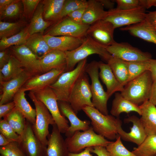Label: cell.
Returning <instances> with one entry per match:
<instances>
[{"mask_svg": "<svg viewBox=\"0 0 156 156\" xmlns=\"http://www.w3.org/2000/svg\"><path fill=\"white\" fill-rule=\"evenodd\" d=\"M65 52L66 62L65 72L72 70L77 64L92 54L99 55L107 62L112 56L103 46L87 35L84 38L82 44L78 47Z\"/></svg>", "mask_w": 156, "mask_h": 156, "instance_id": "6da1fadb", "label": "cell"}, {"mask_svg": "<svg viewBox=\"0 0 156 156\" xmlns=\"http://www.w3.org/2000/svg\"><path fill=\"white\" fill-rule=\"evenodd\" d=\"M153 82L151 72L146 71L128 82L121 94L125 98L140 105L149 100Z\"/></svg>", "mask_w": 156, "mask_h": 156, "instance_id": "7a4b0ae2", "label": "cell"}, {"mask_svg": "<svg viewBox=\"0 0 156 156\" xmlns=\"http://www.w3.org/2000/svg\"><path fill=\"white\" fill-rule=\"evenodd\" d=\"M82 110L90 119L94 131L105 138L110 140L116 139L118 126L120 120L112 115H104L95 107L86 106Z\"/></svg>", "mask_w": 156, "mask_h": 156, "instance_id": "3957f363", "label": "cell"}, {"mask_svg": "<svg viewBox=\"0 0 156 156\" xmlns=\"http://www.w3.org/2000/svg\"><path fill=\"white\" fill-rule=\"evenodd\" d=\"M87 64L86 58L79 62L72 70L62 73L56 81L49 86L55 92L58 101L68 102L71 92L77 81L86 73Z\"/></svg>", "mask_w": 156, "mask_h": 156, "instance_id": "277c9868", "label": "cell"}, {"mask_svg": "<svg viewBox=\"0 0 156 156\" xmlns=\"http://www.w3.org/2000/svg\"><path fill=\"white\" fill-rule=\"evenodd\" d=\"M28 95L35 105L36 112L35 122L32 125L33 131L40 142L47 147V138L50 134L49 126L55 124V121L47 108L33 92L29 91Z\"/></svg>", "mask_w": 156, "mask_h": 156, "instance_id": "5b68a950", "label": "cell"}, {"mask_svg": "<svg viewBox=\"0 0 156 156\" xmlns=\"http://www.w3.org/2000/svg\"><path fill=\"white\" fill-rule=\"evenodd\" d=\"M65 141L68 151L75 153L89 147H106L111 142L96 133L92 127L85 131L75 132L71 137H66Z\"/></svg>", "mask_w": 156, "mask_h": 156, "instance_id": "8992f818", "label": "cell"}, {"mask_svg": "<svg viewBox=\"0 0 156 156\" xmlns=\"http://www.w3.org/2000/svg\"><path fill=\"white\" fill-rule=\"evenodd\" d=\"M99 62L93 61L87 64L86 73L89 76L91 83L92 101L94 107L104 115H108L107 104L109 99L99 79Z\"/></svg>", "mask_w": 156, "mask_h": 156, "instance_id": "52a82bcc", "label": "cell"}, {"mask_svg": "<svg viewBox=\"0 0 156 156\" xmlns=\"http://www.w3.org/2000/svg\"><path fill=\"white\" fill-rule=\"evenodd\" d=\"M88 77L86 73L77 81L71 90L68 103L77 114L86 106L94 107Z\"/></svg>", "mask_w": 156, "mask_h": 156, "instance_id": "ba28073f", "label": "cell"}, {"mask_svg": "<svg viewBox=\"0 0 156 156\" xmlns=\"http://www.w3.org/2000/svg\"><path fill=\"white\" fill-rule=\"evenodd\" d=\"M36 97L47 108L61 133H65L69 127L68 122L61 114L58 107L57 97L49 87L33 92Z\"/></svg>", "mask_w": 156, "mask_h": 156, "instance_id": "9c48e42d", "label": "cell"}, {"mask_svg": "<svg viewBox=\"0 0 156 156\" xmlns=\"http://www.w3.org/2000/svg\"><path fill=\"white\" fill-rule=\"evenodd\" d=\"M145 10L142 6L128 10L114 8L108 11L107 16L103 20L111 23L115 29L130 25L141 22L145 19Z\"/></svg>", "mask_w": 156, "mask_h": 156, "instance_id": "30bf717a", "label": "cell"}, {"mask_svg": "<svg viewBox=\"0 0 156 156\" xmlns=\"http://www.w3.org/2000/svg\"><path fill=\"white\" fill-rule=\"evenodd\" d=\"M103 46L113 56L127 62L148 61L152 59L150 53L143 52L128 43L115 42L110 46Z\"/></svg>", "mask_w": 156, "mask_h": 156, "instance_id": "8fae6325", "label": "cell"}, {"mask_svg": "<svg viewBox=\"0 0 156 156\" xmlns=\"http://www.w3.org/2000/svg\"><path fill=\"white\" fill-rule=\"evenodd\" d=\"M11 54L20 62L24 70L31 76L42 74L40 59L25 44L9 47Z\"/></svg>", "mask_w": 156, "mask_h": 156, "instance_id": "7c38bea8", "label": "cell"}, {"mask_svg": "<svg viewBox=\"0 0 156 156\" xmlns=\"http://www.w3.org/2000/svg\"><path fill=\"white\" fill-rule=\"evenodd\" d=\"M17 142L26 156H46L47 147L42 144L36 138L32 124L27 120Z\"/></svg>", "mask_w": 156, "mask_h": 156, "instance_id": "4fadbf2b", "label": "cell"}, {"mask_svg": "<svg viewBox=\"0 0 156 156\" xmlns=\"http://www.w3.org/2000/svg\"><path fill=\"white\" fill-rule=\"evenodd\" d=\"M90 26L77 23L66 16L57 22L45 34L52 36H66L82 38L87 35Z\"/></svg>", "mask_w": 156, "mask_h": 156, "instance_id": "5bb4252c", "label": "cell"}, {"mask_svg": "<svg viewBox=\"0 0 156 156\" xmlns=\"http://www.w3.org/2000/svg\"><path fill=\"white\" fill-rule=\"evenodd\" d=\"M115 29L110 22L101 20L90 25L87 35L102 45L109 46L116 42L114 38Z\"/></svg>", "mask_w": 156, "mask_h": 156, "instance_id": "9a60e30c", "label": "cell"}, {"mask_svg": "<svg viewBox=\"0 0 156 156\" xmlns=\"http://www.w3.org/2000/svg\"><path fill=\"white\" fill-rule=\"evenodd\" d=\"M124 121L127 123L131 122L133 123L130 131L126 132L122 129V122L120 120L118 126V134L125 141L133 143L138 146L140 145L147 136L140 118L132 115L125 118Z\"/></svg>", "mask_w": 156, "mask_h": 156, "instance_id": "2e32d148", "label": "cell"}, {"mask_svg": "<svg viewBox=\"0 0 156 156\" xmlns=\"http://www.w3.org/2000/svg\"><path fill=\"white\" fill-rule=\"evenodd\" d=\"M65 70L64 69H53L47 72L32 76L22 87L25 91L34 92L42 89L55 83Z\"/></svg>", "mask_w": 156, "mask_h": 156, "instance_id": "e0dca14e", "label": "cell"}, {"mask_svg": "<svg viewBox=\"0 0 156 156\" xmlns=\"http://www.w3.org/2000/svg\"><path fill=\"white\" fill-rule=\"evenodd\" d=\"M58 104L61 114L68 119L70 123V125L65 133L66 137H71L77 131H85L90 128V122L80 119L69 103L58 101Z\"/></svg>", "mask_w": 156, "mask_h": 156, "instance_id": "ac0fdd59", "label": "cell"}, {"mask_svg": "<svg viewBox=\"0 0 156 156\" xmlns=\"http://www.w3.org/2000/svg\"><path fill=\"white\" fill-rule=\"evenodd\" d=\"M31 77L24 70L10 80L0 81V105L7 103L12 100L16 92Z\"/></svg>", "mask_w": 156, "mask_h": 156, "instance_id": "d6986e66", "label": "cell"}, {"mask_svg": "<svg viewBox=\"0 0 156 156\" xmlns=\"http://www.w3.org/2000/svg\"><path fill=\"white\" fill-rule=\"evenodd\" d=\"M48 135L46 156H67L69 152L65 140L55 124Z\"/></svg>", "mask_w": 156, "mask_h": 156, "instance_id": "ffe728a7", "label": "cell"}, {"mask_svg": "<svg viewBox=\"0 0 156 156\" xmlns=\"http://www.w3.org/2000/svg\"><path fill=\"white\" fill-rule=\"evenodd\" d=\"M44 38L49 47L53 50L65 52L73 50L82 43L83 38L66 36H52L45 34Z\"/></svg>", "mask_w": 156, "mask_h": 156, "instance_id": "44dd1931", "label": "cell"}, {"mask_svg": "<svg viewBox=\"0 0 156 156\" xmlns=\"http://www.w3.org/2000/svg\"><path fill=\"white\" fill-rule=\"evenodd\" d=\"M66 65L65 52L52 50L40 59L42 74L56 69H64Z\"/></svg>", "mask_w": 156, "mask_h": 156, "instance_id": "7402d4cb", "label": "cell"}, {"mask_svg": "<svg viewBox=\"0 0 156 156\" xmlns=\"http://www.w3.org/2000/svg\"><path fill=\"white\" fill-rule=\"evenodd\" d=\"M141 112L140 118L146 134L156 135V107L147 101L139 105Z\"/></svg>", "mask_w": 156, "mask_h": 156, "instance_id": "603a6c76", "label": "cell"}, {"mask_svg": "<svg viewBox=\"0 0 156 156\" xmlns=\"http://www.w3.org/2000/svg\"><path fill=\"white\" fill-rule=\"evenodd\" d=\"M131 35L156 44V32L145 19L142 21L121 28Z\"/></svg>", "mask_w": 156, "mask_h": 156, "instance_id": "cb8c5ba5", "label": "cell"}, {"mask_svg": "<svg viewBox=\"0 0 156 156\" xmlns=\"http://www.w3.org/2000/svg\"><path fill=\"white\" fill-rule=\"evenodd\" d=\"M99 76L107 88L106 92L109 98L115 92H122L124 86L118 81L109 65L99 62Z\"/></svg>", "mask_w": 156, "mask_h": 156, "instance_id": "d4e9b609", "label": "cell"}, {"mask_svg": "<svg viewBox=\"0 0 156 156\" xmlns=\"http://www.w3.org/2000/svg\"><path fill=\"white\" fill-rule=\"evenodd\" d=\"M108 11L104 10L98 0H89L83 16L82 23L90 25L97 21L104 19Z\"/></svg>", "mask_w": 156, "mask_h": 156, "instance_id": "484cf974", "label": "cell"}, {"mask_svg": "<svg viewBox=\"0 0 156 156\" xmlns=\"http://www.w3.org/2000/svg\"><path fill=\"white\" fill-rule=\"evenodd\" d=\"M131 112H135L140 116L141 115L139 105L124 98L120 93H116L110 112L111 115L119 118L122 113H128Z\"/></svg>", "mask_w": 156, "mask_h": 156, "instance_id": "4316f807", "label": "cell"}, {"mask_svg": "<svg viewBox=\"0 0 156 156\" xmlns=\"http://www.w3.org/2000/svg\"><path fill=\"white\" fill-rule=\"evenodd\" d=\"M25 91L22 87L14 96L13 101L15 107L23 115L27 120L32 125L36 120V112L27 101L25 97Z\"/></svg>", "mask_w": 156, "mask_h": 156, "instance_id": "83f0119b", "label": "cell"}, {"mask_svg": "<svg viewBox=\"0 0 156 156\" xmlns=\"http://www.w3.org/2000/svg\"><path fill=\"white\" fill-rule=\"evenodd\" d=\"M25 45L40 59L53 50L48 45L43 34L40 33L30 35Z\"/></svg>", "mask_w": 156, "mask_h": 156, "instance_id": "f1b7e54d", "label": "cell"}, {"mask_svg": "<svg viewBox=\"0 0 156 156\" xmlns=\"http://www.w3.org/2000/svg\"><path fill=\"white\" fill-rule=\"evenodd\" d=\"M53 23L45 21L43 17V4L42 0L38 5L28 25V32L30 35L40 33L43 34L45 29Z\"/></svg>", "mask_w": 156, "mask_h": 156, "instance_id": "f546056e", "label": "cell"}, {"mask_svg": "<svg viewBox=\"0 0 156 156\" xmlns=\"http://www.w3.org/2000/svg\"><path fill=\"white\" fill-rule=\"evenodd\" d=\"M107 62L118 81L124 86L129 79L127 62L112 56Z\"/></svg>", "mask_w": 156, "mask_h": 156, "instance_id": "4dcf8cb0", "label": "cell"}, {"mask_svg": "<svg viewBox=\"0 0 156 156\" xmlns=\"http://www.w3.org/2000/svg\"><path fill=\"white\" fill-rule=\"evenodd\" d=\"M66 0H42L43 4L44 19L54 23L57 22L59 15Z\"/></svg>", "mask_w": 156, "mask_h": 156, "instance_id": "1f68e13d", "label": "cell"}, {"mask_svg": "<svg viewBox=\"0 0 156 156\" xmlns=\"http://www.w3.org/2000/svg\"><path fill=\"white\" fill-rule=\"evenodd\" d=\"M24 70L19 61L12 55L8 63L0 69V81H7L16 77Z\"/></svg>", "mask_w": 156, "mask_h": 156, "instance_id": "d6a6232c", "label": "cell"}, {"mask_svg": "<svg viewBox=\"0 0 156 156\" xmlns=\"http://www.w3.org/2000/svg\"><path fill=\"white\" fill-rule=\"evenodd\" d=\"M28 25L24 19L14 22L0 21V39L7 38L20 32Z\"/></svg>", "mask_w": 156, "mask_h": 156, "instance_id": "836d02e7", "label": "cell"}, {"mask_svg": "<svg viewBox=\"0 0 156 156\" xmlns=\"http://www.w3.org/2000/svg\"><path fill=\"white\" fill-rule=\"evenodd\" d=\"M24 18L23 4L20 0L12 4L0 13V21H16Z\"/></svg>", "mask_w": 156, "mask_h": 156, "instance_id": "e575fe53", "label": "cell"}, {"mask_svg": "<svg viewBox=\"0 0 156 156\" xmlns=\"http://www.w3.org/2000/svg\"><path fill=\"white\" fill-rule=\"evenodd\" d=\"M28 25L17 34L8 38L1 39L0 40V50L9 48L13 46L25 44L30 36L28 32Z\"/></svg>", "mask_w": 156, "mask_h": 156, "instance_id": "d590c367", "label": "cell"}, {"mask_svg": "<svg viewBox=\"0 0 156 156\" xmlns=\"http://www.w3.org/2000/svg\"><path fill=\"white\" fill-rule=\"evenodd\" d=\"M132 152L137 156H156V135L147 136Z\"/></svg>", "mask_w": 156, "mask_h": 156, "instance_id": "8d00e7d4", "label": "cell"}, {"mask_svg": "<svg viewBox=\"0 0 156 156\" xmlns=\"http://www.w3.org/2000/svg\"><path fill=\"white\" fill-rule=\"evenodd\" d=\"M19 135L23 132L27 120L22 114L16 107L6 117L3 118Z\"/></svg>", "mask_w": 156, "mask_h": 156, "instance_id": "74e56055", "label": "cell"}, {"mask_svg": "<svg viewBox=\"0 0 156 156\" xmlns=\"http://www.w3.org/2000/svg\"><path fill=\"white\" fill-rule=\"evenodd\" d=\"M116 139L115 142L111 141L105 147L109 156H137L124 146L118 134Z\"/></svg>", "mask_w": 156, "mask_h": 156, "instance_id": "f35d334b", "label": "cell"}, {"mask_svg": "<svg viewBox=\"0 0 156 156\" xmlns=\"http://www.w3.org/2000/svg\"><path fill=\"white\" fill-rule=\"evenodd\" d=\"M150 60L127 62L129 75L128 82L145 71L149 70Z\"/></svg>", "mask_w": 156, "mask_h": 156, "instance_id": "ab89813d", "label": "cell"}, {"mask_svg": "<svg viewBox=\"0 0 156 156\" xmlns=\"http://www.w3.org/2000/svg\"><path fill=\"white\" fill-rule=\"evenodd\" d=\"M87 4V1L86 0H66L59 15L57 22L76 10L86 7Z\"/></svg>", "mask_w": 156, "mask_h": 156, "instance_id": "60d3db41", "label": "cell"}, {"mask_svg": "<svg viewBox=\"0 0 156 156\" xmlns=\"http://www.w3.org/2000/svg\"><path fill=\"white\" fill-rule=\"evenodd\" d=\"M1 156H26L18 143L13 141L8 144L0 147Z\"/></svg>", "mask_w": 156, "mask_h": 156, "instance_id": "b9f144b4", "label": "cell"}, {"mask_svg": "<svg viewBox=\"0 0 156 156\" xmlns=\"http://www.w3.org/2000/svg\"><path fill=\"white\" fill-rule=\"evenodd\" d=\"M0 133L11 141L18 142L19 135L13 129L5 119L0 120Z\"/></svg>", "mask_w": 156, "mask_h": 156, "instance_id": "7bdbcfd3", "label": "cell"}, {"mask_svg": "<svg viewBox=\"0 0 156 156\" xmlns=\"http://www.w3.org/2000/svg\"><path fill=\"white\" fill-rule=\"evenodd\" d=\"M23 9V15L27 21H30L40 0H22Z\"/></svg>", "mask_w": 156, "mask_h": 156, "instance_id": "ee69618b", "label": "cell"}, {"mask_svg": "<svg viewBox=\"0 0 156 156\" xmlns=\"http://www.w3.org/2000/svg\"><path fill=\"white\" fill-rule=\"evenodd\" d=\"M117 4L116 8L118 10H128L140 7V0H114Z\"/></svg>", "mask_w": 156, "mask_h": 156, "instance_id": "f6af8a7d", "label": "cell"}, {"mask_svg": "<svg viewBox=\"0 0 156 156\" xmlns=\"http://www.w3.org/2000/svg\"><path fill=\"white\" fill-rule=\"evenodd\" d=\"M86 7L77 9L69 14L67 16L77 23L83 24L82 18Z\"/></svg>", "mask_w": 156, "mask_h": 156, "instance_id": "bcb514c9", "label": "cell"}, {"mask_svg": "<svg viewBox=\"0 0 156 156\" xmlns=\"http://www.w3.org/2000/svg\"><path fill=\"white\" fill-rule=\"evenodd\" d=\"M15 107V104L13 101L7 103L0 105V119L4 118L10 114Z\"/></svg>", "mask_w": 156, "mask_h": 156, "instance_id": "7dc6e473", "label": "cell"}, {"mask_svg": "<svg viewBox=\"0 0 156 156\" xmlns=\"http://www.w3.org/2000/svg\"><path fill=\"white\" fill-rule=\"evenodd\" d=\"M12 56L9 48H8L0 51V69L2 68L9 62Z\"/></svg>", "mask_w": 156, "mask_h": 156, "instance_id": "c3c4849f", "label": "cell"}, {"mask_svg": "<svg viewBox=\"0 0 156 156\" xmlns=\"http://www.w3.org/2000/svg\"><path fill=\"white\" fill-rule=\"evenodd\" d=\"M145 20L156 32V10L146 13Z\"/></svg>", "mask_w": 156, "mask_h": 156, "instance_id": "681fc988", "label": "cell"}, {"mask_svg": "<svg viewBox=\"0 0 156 156\" xmlns=\"http://www.w3.org/2000/svg\"><path fill=\"white\" fill-rule=\"evenodd\" d=\"M91 152L93 153L98 156H109V153L105 147L98 146L92 148Z\"/></svg>", "mask_w": 156, "mask_h": 156, "instance_id": "f907efd6", "label": "cell"}, {"mask_svg": "<svg viewBox=\"0 0 156 156\" xmlns=\"http://www.w3.org/2000/svg\"><path fill=\"white\" fill-rule=\"evenodd\" d=\"M92 147H87L79 153H72L69 152L67 156H92L90 153Z\"/></svg>", "mask_w": 156, "mask_h": 156, "instance_id": "816d5d0a", "label": "cell"}, {"mask_svg": "<svg viewBox=\"0 0 156 156\" xmlns=\"http://www.w3.org/2000/svg\"><path fill=\"white\" fill-rule=\"evenodd\" d=\"M19 0H0V13Z\"/></svg>", "mask_w": 156, "mask_h": 156, "instance_id": "f5cc1de1", "label": "cell"}, {"mask_svg": "<svg viewBox=\"0 0 156 156\" xmlns=\"http://www.w3.org/2000/svg\"><path fill=\"white\" fill-rule=\"evenodd\" d=\"M148 101L156 106V81L153 82Z\"/></svg>", "mask_w": 156, "mask_h": 156, "instance_id": "db71d44e", "label": "cell"}, {"mask_svg": "<svg viewBox=\"0 0 156 156\" xmlns=\"http://www.w3.org/2000/svg\"><path fill=\"white\" fill-rule=\"evenodd\" d=\"M153 81H156V59L150 60V69Z\"/></svg>", "mask_w": 156, "mask_h": 156, "instance_id": "11a10c76", "label": "cell"}, {"mask_svg": "<svg viewBox=\"0 0 156 156\" xmlns=\"http://www.w3.org/2000/svg\"><path fill=\"white\" fill-rule=\"evenodd\" d=\"M140 6L146 9L156 6V0H140Z\"/></svg>", "mask_w": 156, "mask_h": 156, "instance_id": "9f6ffc18", "label": "cell"}, {"mask_svg": "<svg viewBox=\"0 0 156 156\" xmlns=\"http://www.w3.org/2000/svg\"><path fill=\"white\" fill-rule=\"evenodd\" d=\"M104 8L108 9V10L113 9L115 2L114 0H98Z\"/></svg>", "mask_w": 156, "mask_h": 156, "instance_id": "6f0895ef", "label": "cell"}, {"mask_svg": "<svg viewBox=\"0 0 156 156\" xmlns=\"http://www.w3.org/2000/svg\"><path fill=\"white\" fill-rule=\"evenodd\" d=\"M8 139L7 138L2 134H0V146H5L10 143L12 142Z\"/></svg>", "mask_w": 156, "mask_h": 156, "instance_id": "680465c9", "label": "cell"}, {"mask_svg": "<svg viewBox=\"0 0 156 156\" xmlns=\"http://www.w3.org/2000/svg\"><path fill=\"white\" fill-rule=\"evenodd\" d=\"M0 156H1L0 155Z\"/></svg>", "mask_w": 156, "mask_h": 156, "instance_id": "91938a15", "label": "cell"}]
</instances>
